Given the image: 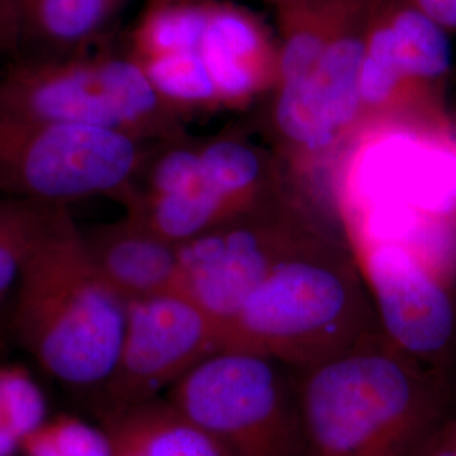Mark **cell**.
<instances>
[{
	"mask_svg": "<svg viewBox=\"0 0 456 456\" xmlns=\"http://www.w3.org/2000/svg\"><path fill=\"white\" fill-rule=\"evenodd\" d=\"M20 448L26 456H63L53 444V441L49 440L43 426L20 441Z\"/></svg>",
	"mask_w": 456,
	"mask_h": 456,
	"instance_id": "26",
	"label": "cell"
},
{
	"mask_svg": "<svg viewBox=\"0 0 456 456\" xmlns=\"http://www.w3.org/2000/svg\"><path fill=\"white\" fill-rule=\"evenodd\" d=\"M0 117L94 126L149 142L188 135L186 117L129 53L16 58L0 73Z\"/></svg>",
	"mask_w": 456,
	"mask_h": 456,
	"instance_id": "4",
	"label": "cell"
},
{
	"mask_svg": "<svg viewBox=\"0 0 456 456\" xmlns=\"http://www.w3.org/2000/svg\"><path fill=\"white\" fill-rule=\"evenodd\" d=\"M318 235L271 198L190 242L178 245L181 289L225 333L262 281Z\"/></svg>",
	"mask_w": 456,
	"mask_h": 456,
	"instance_id": "7",
	"label": "cell"
},
{
	"mask_svg": "<svg viewBox=\"0 0 456 456\" xmlns=\"http://www.w3.org/2000/svg\"><path fill=\"white\" fill-rule=\"evenodd\" d=\"M22 48V16L17 0H0V53L19 58Z\"/></svg>",
	"mask_w": 456,
	"mask_h": 456,
	"instance_id": "24",
	"label": "cell"
},
{
	"mask_svg": "<svg viewBox=\"0 0 456 456\" xmlns=\"http://www.w3.org/2000/svg\"><path fill=\"white\" fill-rule=\"evenodd\" d=\"M446 31H456V0H409Z\"/></svg>",
	"mask_w": 456,
	"mask_h": 456,
	"instance_id": "25",
	"label": "cell"
},
{
	"mask_svg": "<svg viewBox=\"0 0 456 456\" xmlns=\"http://www.w3.org/2000/svg\"><path fill=\"white\" fill-rule=\"evenodd\" d=\"M352 195L370 207H399L424 218L456 208V154L395 135L369 147L352 175Z\"/></svg>",
	"mask_w": 456,
	"mask_h": 456,
	"instance_id": "11",
	"label": "cell"
},
{
	"mask_svg": "<svg viewBox=\"0 0 456 456\" xmlns=\"http://www.w3.org/2000/svg\"><path fill=\"white\" fill-rule=\"evenodd\" d=\"M200 54L208 66L222 109L239 107L276 78L279 51L264 24L244 7L207 2Z\"/></svg>",
	"mask_w": 456,
	"mask_h": 456,
	"instance_id": "13",
	"label": "cell"
},
{
	"mask_svg": "<svg viewBox=\"0 0 456 456\" xmlns=\"http://www.w3.org/2000/svg\"><path fill=\"white\" fill-rule=\"evenodd\" d=\"M207 2L149 4L131 37L135 61L198 51L207 20Z\"/></svg>",
	"mask_w": 456,
	"mask_h": 456,
	"instance_id": "18",
	"label": "cell"
},
{
	"mask_svg": "<svg viewBox=\"0 0 456 456\" xmlns=\"http://www.w3.org/2000/svg\"><path fill=\"white\" fill-rule=\"evenodd\" d=\"M159 142L94 126L0 117V195L43 205L122 203Z\"/></svg>",
	"mask_w": 456,
	"mask_h": 456,
	"instance_id": "6",
	"label": "cell"
},
{
	"mask_svg": "<svg viewBox=\"0 0 456 456\" xmlns=\"http://www.w3.org/2000/svg\"><path fill=\"white\" fill-rule=\"evenodd\" d=\"M225 456H299L296 372L239 348H220L164 394Z\"/></svg>",
	"mask_w": 456,
	"mask_h": 456,
	"instance_id": "5",
	"label": "cell"
},
{
	"mask_svg": "<svg viewBox=\"0 0 456 456\" xmlns=\"http://www.w3.org/2000/svg\"><path fill=\"white\" fill-rule=\"evenodd\" d=\"M17 448H20V440L11 429V426L7 423L2 408H0V456H11L12 453H16Z\"/></svg>",
	"mask_w": 456,
	"mask_h": 456,
	"instance_id": "27",
	"label": "cell"
},
{
	"mask_svg": "<svg viewBox=\"0 0 456 456\" xmlns=\"http://www.w3.org/2000/svg\"><path fill=\"white\" fill-rule=\"evenodd\" d=\"M173 2H196V0H149V4H173Z\"/></svg>",
	"mask_w": 456,
	"mask_h": 456,
	"instance_id": "28",
	"label": "cell"
},
{
	"mask_svg": "<svg viewBox=\"0 0 456 456\" xmlns=\"http://www.w3.org/2000/svg\"><path fill=\"white\" fill-rule=\"evenodd\" d=\"M43 428L63 456H112V444L102 426L95 428L77 416L60 414Z\"/></svg>",
	"mask_w": 456,
	"mask_h": 456,
	"instance_id": "23",
	"label": "cell"
},
{
	"mask_svg": "<svg viewBox=\"0 0 456 456\" xmlns=\"http://www.w3.org/2000/svg\"><path fill=\"white\" fill-rule=\"evenodd\" d=\"M0 408L20 441L48 421L45 394L20 367L0 369Z\"/></svg>",
	"mask_w": 456,
	"mask_h": 456,
	"instance_id": "22",
	"label": "cell"
},
{
	"mask_svg": "<svg viewBox=\"0 0 456 456\" xmlns=\"http://www.w3.org/2000/svg\"><path fill=\"white\" fill-rule=\"evenodd\" d=\"M220 348L222 328L188 294L176 291L127 303L114 369L92 397L100 418L163 397Z\"/></svg>",
	"mask_w": 456,
	"mask_h": 456,
	"instance_id": "8",
	"label": "cell"
},
{
	"mask_svg": "<svg viewBox=\"0 0 456 456\" xmlns=\"http://www.w3.org/2000/svg\"><path fill=\"white\" fill-rule=\"evenodd\" d=\"M379 11L391 31L392 43L404 75L436 78L452 66L448 31L426 16L409 0L389 4L382 0Z\"/></svg>",
	"mask_w": 456,
	"mask_h": 456,
	"instance_id": "17",
	"label": "cell"
},
{
	"mask_svg": "<svg viewBox=\"0 0 456 456\" xmlns=\"http://www.w3.org/2000/svg\"><path fill=\"white\" fill-rule=\"evenodd\" d=\"M154 90L188 118L222 109L216 86L200 51L137 61Z\"/></svg>",
	"mask_w": 456,
	"mask_h": 456,
	"instance_id": "19",
	"label": "cell"
},
{
	"mask_svg": "<svg viewBox=\"0 0 456 456\" xmlns=\"http://www.w3.org/2000/svg\"><path fill=\"white\" fill-rule=\"evenodd\" d=\"M98 274L126 303L181 289L178 245L167 242L131 215L82 230Z\"/></svg>",
	"mask_w": 456,
	"mask_h": 456,
	"instance_id": "12",
	"label": "cell"
},
{
	"mask_svg": "<svg viewBox=\"0 0 456 456\" xmlns=\"http://www.w3.org/2000/svg\"><path fill=\"white\" fill-rule=\"evenodd\" d=\"M0 56H4V54L0 53ZM2 69H4V65H0V73H2Z\"/></svg>",
	"mask_w": 456,
	"mask_h": 456,
	"instance_id": "30",
	"label": "cell"
},
{
	"mask_svg": "<svg viewBox=\"0 0 456 456\" xmlns=\"http://www.w3.org/2000/svg\"><path fill=\"white\" fill-rule=\"evenodd\" d=\"M14 291L24 348L54 380L94 397L114 369L127 303L98 274L65 205L54 207Z\"/></svg>",
	"mask_w": 456,
	"mask_h": 456,
	"instance_id": "2",
	"label": "cell"
},
{
	"mask_svg": "<svg viewBox=\"0 0 456 456\" xmlns=\"http://www.w3.org/2000/svg\"><path fill=\"white\" fill-rule=\"evenodd\" d=\"M269 2H271V4H274V5H276L277 9H279V7H282V5H286V4H288V2H291V0H269Z\"/></svg>",
	"mask_w": 456,
	"mask_h": 456,
	"instance_id": "29",
	"label": "cell"
},
{
	"mask_svg": "<svg viewBox=\"0 0 456 456\" xmlns=\"http://www.w3.org/2000/svg\"><path fill=\"white\" fill-rule=\"evenodd\" d=\"M112 456H225L220 446L166 397L103 418Z\"/></svg>",
	"mask_w": 456,
	"mask_h": 456,
	"instance_id": "14",
	"label": "cell"
},
{
	"mask_svg": "<svg viewBox=\"0 0 456 456\" xmlns=\"http://www.w3.org/2000/svg\"><path fill=\"white\" fill-rule=\"evenodd\" d=\"M200 163L230 218L277 196L271 161L242 137L220 134L200 142Z\"/></svg>",
	"mask_w": 456,
	"mask_h": 456,
	"instance_id": "15",
	"label": "cell"
},
{
	"mask_svg": "<svg viewBox=\"0 0 456 456\" xmlns=\"http://www.w3.org/2000/svg\"><path fill=\"white\" fill-rule=\"evenodd\" d=\"M375 7L367 26L365 53L359 75L360 98L367 103L384 102L404 77L394 49L391 31L380 12H375Z\"/></svg>",
	"mask_w": 456,
	"mask_h": 456,
	"instance_id": "21",
	"label": "cell"
},
{
	"mask_svg": "<svg viewBox=\"0 0 456 456\" xmlns=\"http://www.w3.org/2000/svg\"><path fill=\"white\" fill-rule=\"evenodd\" d=\"M363 7L328 43L308 75L277 85L274 127L296 151L318 152L331 146L359 110L360 65L369 26L362 24L367 16Z\"/></svg>",
	"mask_w": 456,
	"mask_h": 456,
	"instance_id": "10",
	"label": "cell"
},
{
	"mask_svg": "<svg viewBox=\"0 0 456 456\" xmlns=\"http://www.w3.org/2000/svg\"><path fill=\"white\" fill-rule=\"evenodd\" d=\"M17 2H19V7H20V4H22V2H24V0H17Z\"/></svg>",
	"mask_w": 456,
	"mask_h": 456,
	"instance_id": "31",
	"label": "cell"
},
{
	"mask_svg": "<svg viewBox=\"0 0 456 456\" xmlns=\"http://www.w3.org/2000/svg\"><path fill=\"white\" fill-rule=\"evenodd\" d=\"M360 273L384 335L426 365L456 372V303L450 274L406 247H360Z\"/></svg>",
	"mask_w": 456,
	"mask_h": 456,
	"instance_id": "9",
	"label": "cell"
},
{
	"mask_svg": "<svg viewBox=\"0 0 456 456\" xmlns=\"http://www.w3.org/2000/svg\"><path fill=\"white\" fill-rule=\"evenodd\" d=\"M379 333L384 331L359 274L320 239L281 262L247 297L224 333V348L303 372Z\"/></svg>",
	"mask_w": 456,
	"mask_h": 456,
	"instance_id": "3",
	"label": "cell"
},
{
	"mask_svg": "<svg viewBox=\"0 0 456 456\" xmlns=\"http://www.w3.org/2000/svg\"><path fill=\"white\" fill-rule=\"evenodd\" d=\"M54 207L0 195V301L14 291Z\"/></svg>",
	"mask_w": 456,
	"mask_h": 456,
	"instance_id": "20",
	"label": "cell"
},
{
	"mask_svg": "<svg viewBox=\"0 0 456 456\" xmlns=\"http://www.w3.org/2000/svg\"><path fill=\"white\" fill-rule=\"evenodd\" d=\"M126 0H24L22 45H39L36 56H69L85 53L114 19Z\"/></svg>",
	"mask_w": 456,
	"mask_h": 456,
	"instance_id": "16",
	"label": "cell"
},
{
	"mask_svg": "<svg viewBox=\"0 0 456 456\" xmlns=\"http://www.w3.org/2000/svg\"><path fill=\"white\" fill-rule=\"evenodd\" d=\"M455 375L384 333L296 372L299 456H423L452 416Z\"/></svg>",
	"mask_w": 456,
	"mask_h": 456,
	"instance_id": "1",
	"label": "cell"
}]
</instances>
